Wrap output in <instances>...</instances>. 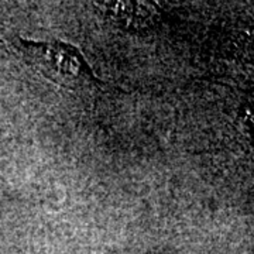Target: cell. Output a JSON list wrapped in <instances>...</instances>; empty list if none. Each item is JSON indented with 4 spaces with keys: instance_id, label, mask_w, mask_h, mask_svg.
<instances>
[{
    "instance_id": "obj_1",
    "label": "cell",
    "mask_w": 254,
    "mask_h": 254,
    "mask_svg": "<svg viewBox=\"0 0 254 254\" xmlns=\"http://www.w3.org/2000/svg\"><path fill=\"white\" fill-rule=\"evenodd\" d=\"M16 47L18 54L27 64L63 88L82 91L102 85L81 51L69 44L60 41L33 43L20 40L16 41Z\"/></svg>"
},
{
    "instance_id": "obj_2",
    "label": "cell",
    "mask_w": 254,
    "mask_h": 254,
    "mask_svg": "<svg viewBox=\"0 0 254 254\" xmlns=\"http://www.w3.org/2000/svg\"><path fill=\"white\" fill-rule=\"evenodd\" d=\"M103 11H106V16L113 20L115 23L122 24V26H137L141 27L148 24L150 18L153 16L154 10L151 7V4H145V3H133V1H127V3H109L103 4Z\"/></svg>"
}]
</instances>
